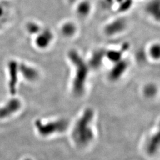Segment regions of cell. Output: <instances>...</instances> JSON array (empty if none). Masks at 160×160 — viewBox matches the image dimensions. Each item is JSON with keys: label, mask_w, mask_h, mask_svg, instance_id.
<instances>
[{"label": "cell", "mask_w": 160, "mask_h": 160, "mask_svg": "<svg viewBox=\"0 0 160 160\" xmlns=\"http://www.w3.org/2000/svg\"><path fill=\"white\" fill-rule=\"evenodd\" d=\"M69 57L77 67V74L74 83V90L75 93L80 94L83 90L84 82L87 72L86 65L76 52H71Z\"/></svg>", "instance_id": "6da1fadb"}, {"label": "cell", "mask_w": 160, "mask_h": 160, "mask_svg": "<svg viewBox=\"0 0 160 160\" xmlns=\"http://www.w3.org/2000/svg\"><path fill=\"white\" fill-rule=\"evenodd\" d=\"M35 125L41 135L48 136L57 132L65 131L68 126V122L62 119L43 123L41 120H38L35 122Z\"/></svg>", "instance_id": "7a4b0ae2"}, {"label": "cell", "mask_w": 160, "mask_h": 160, "mask_svg": "<svg viewBox=\"0 0 160 160\" xmlns=\"http://www.w3.org/2000/svg\"><path fill=\"white\" fill-rule=\"evenodd\" d=\"M89 113H86L84 116L81 118L76 125L74 131L73 132V137L75 141L81 145L86 143L90 138L89 129L87 128V123L88 122Z\"/></svg>", "instance_id": "3957f363"}, {"label": "cell", "mask_w": 160, "mask_h": 160, "mask_svg": "<svg viewBox=\"0 0 160 160\" xmlns=\"http://www.w3.org/2000/svg\"><path fill=\"white\" fill-rule=\"evenodd\" d=\"M126 20L122 18H118L108 23L104 27L105 34L109 36H114L122 33L126 28Z\"/></svg>", "instance_id": "277c9868"}, {"label": "cell", "mask_w": 160, "mask_h": 160, "mask_svg": "<svg viewBox=\"0 0 160 160\" xmlns=\"http://www.w3.org/2000/svg\"><path fill=\"white\" fill-rule=\"evenodd\" d=\"M21 107V102L17 98L10 100L6 104L0 108V118L9 117L18 111Z\"/></svg>", "instance_id": "5b68a950"}, {"label": "cell", "mask_w": 160, "mask_h": 160, "mask_svg": "<svg viewBox=\"0 0 160 160\" xmlns=\"http://www.w3.org/2000/svg\"><path fill=\"white\" fill-rule=\"evenodd\" d=\"M9 70V83L8 87L10 92L12 94L16 92L18 82V73L19 71L18 66L15 61H11L8 64Z\"/></svg>", "instance_id": "8992f818"}, {"label": "cell", "mask_w": 160, "mask_h": 160, "mask_svg": "<svg viewBox=\"0 0 160 160\" xmlns=\"http://www.w3.org/2000/svg\"><path fill=\"white\" fill-rule=\"evenodd\" d=\"M145 9L149 17L160 23V0H149Z\"/></svg>", "instance_id": "52a82bcc"}, {"label": "cell", "mask_w": 160, "mask_h": 160, "mask_svg": "<svg viewBox=\"0 0 160 160\" xmlns=\"http://www.w3.org/2000/svg\"><path fill=\"white\" fill-rule=\"evenodd\" d=\"M18 69L19 71L22 72L23 77L29 81H34L39 77L38 72L36 70L24 64H21L20 66H18Z\"/></svg>", "instance_id": "ba28073f"}, {"label": "cell", "mask_w": 160, "mask_h": 160, "mask_svg": "<svg viewBox=\"0 0 160 160\" xmlns=\"http://www.w3.org/2000/svg\"><path fill=\"white\" fill-rule=\"evenodd\" d=\"M92 5L88 1H84L77 7V13L81 17H86L91 12Z\"/></svg>", "instance_id": "9c48e42d"}, {"label": "cell", "mask_w": 160, "mask_h": 160, "mask_svg": "<svg viewBox=\"0 0 160 160\" xmlns=\"http://www.w3.org/2000/svg\"><path fill=\"white\" fill-rule=\"evenodd\" d=\"M149 54L152 58L155 59H160V43H154L149 48Z\"/></svg>", "instance_id": "30bf717a"}, {"label": "cell", "mask_w": 160, "mask_h": 160, "mask_svg": "<svg viewBox=\"0 0 160 160\" xmlns=\"http://www.w3.org/2000/svg\"><path fill=\"white\" fill-rule=\"evenodd\" d=\"M76 30V28L74 25L69 23L68 24L66 25L63 28V32L68 36H71L74 33Z\"/></svg>", "instance_id": "8fae6325"}, {"label": "cell", "mask_w": 160, "mask_h": 160, "mask_svg": "<svg viewBox=\"0 0 160 160\" xmlns=\"http://www.w3.org/2000/svg\"><path fill=\"white\" fill-rule=\"evenodd\" d=\"M71 1H76V0H71Z\"/></svg>", "instance_id": "7c38bea8"}, {"label": "cell", "mask_w": 160, "mask_h": 160, "mask_svg": "<svg viewBox=\"0 0 160 160\" xmlns=\"http://www.w3.org/2000/svg\"><path fill=\"white\" fill-rule=\"evenodd\" d=\"M29 160V159H26V160Z\"/></svg>", "instance_id": "4fadbf2b"}]
</instances>
